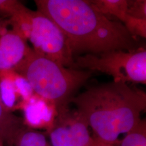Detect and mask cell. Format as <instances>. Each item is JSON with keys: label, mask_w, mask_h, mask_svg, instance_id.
I'll use <instances>...</instances> for the list:
<instances>
[{"label": "cell", "mask_w": 146, "mask_h": 146, "mask_svg": "<svg viewBox=\"0 0 146 146\" xmlns=\"http://www.w3.org/2000/svg\"><path fill=\"white\" fill-rule=\"evenodd\" d=\"M37 10L59 27L74 57L133 50L137 39L119 21L107 18L87 0H35Z\"/></svg>", "instance_id": "1"}, {"label": "cell", "mask_w": 146, "mask_h": 146, "mask_svg": "<svg viewBox=\"0 0 146 146\" xmlns=\"http://www.w3.org/2000/svg\"><path fill=\"white\" fill-rule=\"evenodd\" d=\"M87 120L94 137L112 144L141 121L146 109V94L127 83L112 81L89 87L71 100Z\"/></svg>", "instance_id": "2"}, {"label": "cell", "mask_w": 146, "mask_h": 146, "mask_svg": "<svg viewBox=\"0 0 146 146\" xmlns=\"http://www.w3.org/2000/svg\"><path fill=\"white\" fill-rule=\"evenodd\" d=\"M12 70L25 78L36 94L52 102L57 112L68 107L92 75L90 70L64 66L29 47Z\"/></svg>", "instance_id": "3"}, {"label": "cell", "mask_w": 146, "mask_h": 146, "mask_svg": "<svg viewBox=\"0 0 146 146\" xmlns=\"http://www.w3.org/2000/svg\"><path fill=\"white\" fill-rule=\"evenodd\" d=\"M5 14L10 17L12 30L25 39L30 40L35 50L64 66L72 67L74 58L65 36L50 18L15 0H12Z\"/></svg>", "instance_id": "4"}, {"label": "cell", "mask_w": 146, "mask_h": 146, "mask_svg": "<svg viewBox=\"0 0 146 146\" xmlns=\"http://www.w3.org/2000/svg\"><path fill=\"white\" fill-rule=\"evenodd\" d=\"M71 68L99 71L112 76L114 81L145 84L146 50L142 47L78 56L74 58Z\"/></svg>", "instance_id": "5"}, {"label": "cell", "mask_w": 146, "mask_h": 146, "mask_svg": "<svg viewBox=\"0 0 146 146\" xmlns=\"http://www.w3.org/2000/svg\"><path fill=\"white\" fill-rule=\"evenodd\" d=\"M87 120L68 107L57 112L50 131L52 146H87L91 137Z\"/></svg>", "instance_id": "6"}, {"label": "cell", "mask_w": 146, "mask_h": 146, "mask_svg": "<svg viewBox=\"0 0 146 146\" xmlns=\"http://www.w3.org/2000/svg\"><path fill=\"white\" fill-rule=\"evenodd\" d=\"M27 40L13 30L0 34V72L12 70L25 56Z\"/></svg>", "instance_id": "7"}, {"label": "cell", "mask_w": 146, "mask_h": 146, "mask_svg": "<svg viewBox=\"0 0 146 146\" xmlns=\"http://www.w3.org/2000/svg\"><path fill=\"white\" fill-rule=\"evenodd\" d=\"M26 128L25 120L7 109L0 100V145L15 146L18 137Z\"/></svg>", "instance_id": "8"}, {"label": "cell", "mask_w": 146, "mask_h": 146, "mask_svg": "<svg viewBox=\"0 0 146 146\" xmlns=\"http://www.w3.org/2000/svg\"><path fill=\"white\" fill-rule=\"evenodd\" d=\"M90 2L98 11L107 18H117L124 23L128 16L127 0H91Z\"/></svg>", "instance_id": "9"}, {"label": "cell", "mask_w": 146, "mask_h": 146, "mask_svg": "<svg viewBox=\"0 0 146 146\" xmlns=\"http://www.w3.org/2000/svg\"><path fill=\"white\" fill-rule=\"evenodd\" d=\"M16 94L13 77L4 76L0 72V100L3 106L10 111L15 104Z\"/></svg>", "instance_id": "10"}, {"label": "cell", "mask_w": 146, "mask_h": 146, "mask_svg": "<svg viewBox=\"0 0 146 146\" xmlns=\"http://www.w3.org/2000/svg\"><path fill=\"white\" fill-rule=\"evenodd\" d=\"M15 146H52L45 135L39 131L26 128L20 135Z\"/></svg>", "instance_id": "11"}, {"label": "cell", "mask_w": 146, "mask_h": 146, "mask_svg": "<svg viewBox=\"0 0 146 146\" xmlns=\"http://www.w3.org/2000/svg\"><path fill=\"white\" fill-rule=\"evenodd\" d=\"M120 146H146L145 119H141L134 129L127 133Z\"/></svg>", "instance_id": "12"}, {"label": "cell", "mask_w": 146, "mask_h": 146, "mask_svg": "<svg viewBox=\"0 0 146 146\" xmlns=\"http://www.w3.org/2000/svg\"><path fill=\"white\" fill-rule=\"evenodd\" d=\"M123 23L126 29L133 37H146V19L133 18L128 15Z\"/></svg>", "instance_id": "13"}, {"label": "cell", "mask_w": 146, "mask_h": 146, "mask_svg": "<svg viewBox=\"0 0 146 146\" xmlns=\"http://www.w3.org/2000/svg\"><path fill=\"white\" fill-rule=\"evenodd\" d=\"M127 14L133 18L146 19L145 0L128 1Z\"/></svg>", "instance_id": "14"}, {"label": "cell", "mask_w": 146, "mask_h": 146, "mask_svg": "<svg viewBox=\"0 0 146 146\" xmlns=\"http://www.w3.org/2000/svg\"><path fill=\"white\" fill-rule=\"evenodd\" d=\"M87 146H114L112 144H110L98 139L94 136L91 137V139L89 144Z\"/></svg>", "instance_id": "15"}, {"label": "cell", "mask_w": 146, "mask_h": 146, "mask_svg": "<svg viewBox=\"0 0 146 146\" xmlns=\"http://www.w3.org/2000/svg\"><path fill=\"white\" fill-rule=\"evenodd\" d=\"M10 25V24L9 20L3 19V18L0 17V34L8 30L7 27Z\"/></svg>", "instance_id": "16"}, {"label": "cell", "mask_w": 146, "mask_h": 146, "mask_svg": "<svg viewBox=\"0 0 146 146\" xmlns=\"http://www.w3.org/2000/svg\"><path fill=\"white\" fill-rule=\"evenodd\" d=\"M0 146H1V145H0Z\"/></svg>", "instance_id": "17"}]
</instances>
